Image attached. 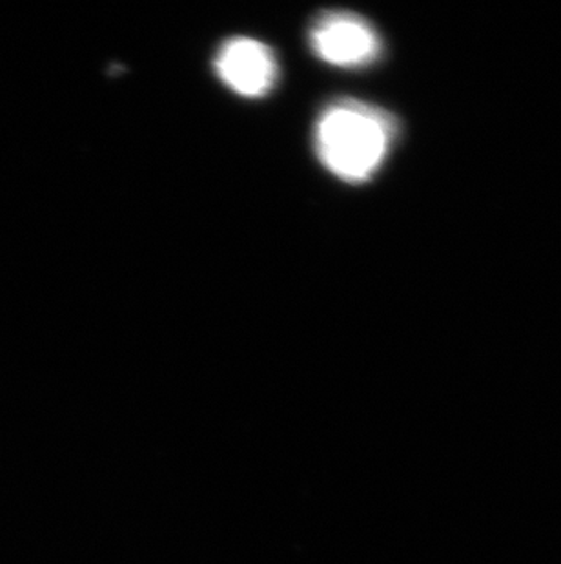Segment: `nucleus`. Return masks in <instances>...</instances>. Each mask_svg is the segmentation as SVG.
<instances>
[{
    "instance_id": "1",
    "label": "nucleus",
    "mask_w": 561,
    "mask_h": 564,
    "mask_svg": "<svg viewBox=\"0 0 561 564\" xmlns=\"http://www.w3.org/2000/svg\"><path fill=\"white\" fill-rule=\"evenodd\" d=\"M396 138L393 116L354 99L324 108L314 147L324 169L346 183H365L382 169Z\"/></svg>"
},
{
    "instance_id": "2",
    "label": "nucleus",
    "mask_w": 561,
    "mask_h": 564,
    "mask_svg": "<svg viewBox=\"0 0 561 564\" xmlns=\"http://www.w3.org/2000/svg\"><path fill=\"white\" fill-rule=\"evenodd\" d=\"M308 37L314 54L338 68H365L382 55V39L371 22L350 11H323Z\"/></svg>"
},
{
    "instance_id": "3",
    "label": "nucleus",
    "mask_w": 561,
    "mask_h": 564,
    "mask_svg": "<svg viewBox=\"0 0 561 564\" xmlns=\"http://www.w3.org/2000/svg\"><path fill=\"white\" fill-rule=\"evenodd\" d=\"M213 68L230 90L250 99L265 97L279 77L274 50L252 37H233L223 43Z\"/></svg>"
}]
</instances>
